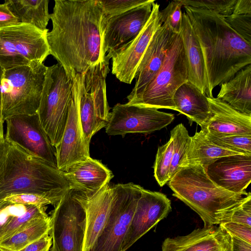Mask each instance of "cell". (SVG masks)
Returning a JSON list of instances; mask_svg holds the SVG:
<instances>
[{
    "mask_svg": "<svg viewBox=\"0 0 251 251\" xmlns=\"http://www.w3.org/2000/svg\"><path fill=\"white\" fill-rule=\"evenodd\" d=\"M4 70L0 66V139L4 138L3 132V123L2 112V96L1 83V79Z\"/></svg>",
    "mask_w": 251,
    "mask_h": 251,
    "instance_id": "cell-46",
    "label": "cell"
},
{
    "mask_svg": "<svg viewBox=\"0 0 251 251\" xmlns=\"http://www.w3.org/2000/svg\"><path fill=\"white\" fill-rule=\"evenodd\" d=\"M102 11V19L106 20L148 3L150 0H98Z\"/></svg>",
    "mask_w": 251,
    "mask_h": 251,
    "instance_id": "cell-35",
    "label": "cell"
},
{
    "mask_svg": "<svg viewBox=\"0 0 251 251\" xmlns=\"http://www.w3.org/2000/svg\"><path fill=\"white\" fill-rule=\"evenodd\" d=\"M19 23L6 4L5 3L0 4V29Z\"/></svg>",
    "mask_w": 251,
    "mask_h": 251,
    "instance_id": "cell-43",
    "label": "cell"
},
{
    "mask_svg": "<svg viewBox=\"0 0 251 251\" xmlns=\"http://www.w3.org/2000/svg\"><path fill=\"white\" fill-rule=\"evenodd\" d=\"M63 174L71 188L87 194L97 192L109 184L114 176L100 161L90 157L74 164Z\"/></svg>",
    "mask_w": 251,
    "mask_h": 251,
    "instance_id": "cell-23",
    "label": "cell"
},
{
    "mask_svg": "<svg viewBox=\"0 0 251 251\" xmlns=\"http://www.w3.org/2000/svg\"><path fill=\"white\" fill-rule=\"evenodd\" d=\"M183 7L181 0H173L160 11L162 23L167 24L175 33H179L182 22Z\"/></svg>",
    "mask_w": 251,
    "mask_h": 251,
    "instance_id": "cell-36",
    "label": "cell"
},
{
    "mask_svg": "<svg viewBox=\"0 0 251 251\" xmlns=\"http://www.w3.org/2000/svg\"><path fill=\"white\" fill-rule=\"evenodd\" d=\"M220 85L217 98L236 111L251 116V64Z\"/></svg>",
    "mask_w": 251,
    "mask_h": 251,
    "instance_id": "cell-26",
    "label": "cell"
},
{
    "mask_svg": "<svg viewBox=\"0 0 251 251\" xmlns=\"http://www.w3.org/2000/svg\"><path fill=\"white\" fill-rule=\"evenodd\" d=\"M79 74L74 79L73 97L64 133L59 144L55 147L58 170L66 171L74 164L90 156L89 144L83 134L79 113Z\"/></svg>",
    "mask_w": 251,
    "mask_h": 251,
    "instance_id": "cell-15",
    "label": "cell"
},
{
    "mask_svg": "<svg viewBox=\"0 0 251 251\" xmlns=\"http://www.w3.org/2000/svg\"><path fill=\"white\" fill-rule=\"evenodd\" d=\"M173 101L176 111L196 123L201 129L206 126L211 116L208 97L193 83L187 81L180 86L174 93Z\"/></svg>",
    "mask_w": 251,
    "mask_h": 251,
    "instance_id": "cell-25",
    "label": "cell"
},
{
    "mask_svg": "<svg viewBox=\"0 0 251 251\" xmlns=\"http://www.w3.org/2000/svg\"><path fill=\"white\" fill-rule=\"evenodd\" d=\"M229 222L251 226V194L249 192L244 201L232 213Z\"/></svg>",
    "mask_w": 251,
    "mask_h": 251,
    "instance_id": "cell-40",
    "label": "cell"
},
{
    "mask_svg": "<svg viewBox=\"0 0 251 251\" xmlns=\"http://www.w3.org/2000/svg\"><path fill=\"white\" fill-rule=\"evenodd\" d=\"M183 7L202 50L212 98L216 87L251 64V44L241 37L225 17L208 10Z\"/></svg>",
    "mask_w": 251,
    "mask_h": 251,
    "instance_id": "cell-2",
    "label": "cell"
},
{
    "mask_svg": "<svg viewBox=\"0 0 251 251\" xmlns=\"http://www.w3.org/2000/svg\"><path fill=\"white\" fill-rule=\"evenodd\" d=\"M160 11V5L154 1L152 5L151 16L140 33L111 58L112 73L120 81L131 84L135 78L139 63L151 38L162 24Z\"/></svg>",
    "mask_w": 251,
    "mask_h": 251,
    "instance_id": "cell-17",
    "label": "cell"
},
{
    "mask_svg": "<svg viewBox=\"0 0 251 251\" xmlns=\"http://www.w3.org/2000/svg\"><path fill=\"white\" fill-rule=\"evenodd\" d=\"M204 167L217 185L234 193L248 195L245 190L251 182V155L222 157Z\"/></svg>",
    "mask_w": 251,
    "mask_h": 251,
    "instance_id": "cell-18",
    "label": "cell"
},
{
    "mask_svg": "<svg viewBox=\"0 0 251 251\" xmlns=\"http://www.w3.org/2000/svg\"><path fill=\"white\" fill-rule=\"evenodd\" d=\"M231 237V251H251V245L235 237Z\"/></svg>",
    "mask_w": 251,
    "mask_h": 251,
    "instance_id": "cell-45",
    "label": "cell"
},
{
    "mask_svg": "<svg viewBox=\"0 0 251 251\" xmlns=\"http://www.w3.org/2000/svg\"><path fill=\"white\" fill-rule=\"evenodd\" d=\"M48 67L43 63L4 70L1 83L3 120L37 113Z\"/></svg>",
    "mask_w": 251,
    "mask_h": 251,
    "instance_id": "cell-6",
    "label": "cell"
},
{
    "mask_svg": "<svg viewBox=\"0 0 251 251\" xmlns=\"http://www.w3.org/2000/svg\"><path fill=\"white\" fill-rule=\"evenodd\" d=\"M48 0H6L4 3L20 23L28 24L47 33L50 20Z\"/></svg>",
    "mask_w": 251,
    "mask_h": 251,
    "instance_id": "cell-28",
    "label": "cell"
},
{
    "mask_svg": "<svg viewBox=\"0 0 251 251\" xmlns=\"http://www.w3.org/2000/svg\"><path fill=\"white\" fill-rule=\"evenodd\" d=\"M50 217L38 220L12 236L0 241V251H19L50 233Z\"/></svg>",
    "mask_w": 251,
    "mask_h": 251,
    "instance_id": "cell-29",
    "label": "cell"
},
{
    "mask_svg": "<svg viewBox=\"0 0 251 251\" xmlns=\"http://www.w3.org/2000/svg\"><path fill=\"white\" fill-rule=\"evenodd\" d=\"M28 205L14 203L4 199H0V234L13 218L23 213Z\"/></svg>",
    "mask_w": 251,
    "mask_h": 251,
    "instance_id": "cell-39",
    "label": "cell"
},
{
    "mask_svg": "<svg viewBox=\"0 0 251 251\" xmlns=\"http://www.w3.org/2000/svg\"><path fill=\"white\" fill-rule=\"evenodd\" d=\"M154 1L150 0L145 4L106 20L102 16V49L109 59L140 33L151 16Z\"/></svg>",
    "mask_w": 251,
    "mask_h": 251,
    "instance_id": "cell-14",
    "label": "cell"
},
{
    "mask_svg": "<svg viewBox=\"0 0 251 251\" xmlns=\"http://www.w3.org/2000/svg\"><path fill=\"white\" fill-rule=\"evenodd\" d=\"M109 62H100L79 74V113L84 137L90 144L92 136L105 127L110 116L106 77Z\"/></svg>",
    "mask_w": 251,
    "mask_h": 251,
    "instance_id": "cell-8",
    "label": "cell"
},
{
    "mask_svg": "<svg viewBox=\"0 0 251 251\" xmlns=\"http://www.w3.org/2000/svg\"><path fill=\"white\" fill-rule=\"evenodd\" d=\"M171 131L174 135V146L169 170V180L179 169L186 156L191 137L182 123L176 125Z\"/></svg>",
    "mask_w": 251,
    "mask_h": 251,
    "instance_id": "cell-31",
    "label": "cell"
},
{
    "mask_svg": "<svg viewBox=\"0 0 251 251\" xmlns=\"http://www.w3.org/2000/svg\"><path fill=\"white\" fill-rule=\"evenodd\" d=\"M171 209V201L165 195L143 188L124 239L121 251H126L159 221L166 217Z\"/></svg>",
    "mask_w": 251,
    "mask_h": 251,
    "instance_id": "cell-16",
    "label": "cell"
},
{
    "mask_svg": "<svg viewBox=\"0 0 251 251\" xmlns=\"http://www.w3.org/2000/svg\"><path fill=\"white\" fill-rule=\"evenodd\" d=\"M211 116L201 129L217 136L251 135V116L241 113L217 98H208Z\"/></svg>",
    "mask_w": 251,
    "mask_h": 251,
    "instance_id": "cell-22",
    "label": "cell"
},
{
    "mask_svg": "<svg viewBox=\"0 0 251 251\" xmlns=\"http://www.w3.org/2000/svg\"><path fill=\"white\" fill-rule=\"evenodd\" d=\"M6 141L4 138L0 139V162L5 150Z\"/></svg>",
    "mask_w": 251,
    "mask_h": 251,
    "instance_id": "cell-47",
    "label": "cell"
},
{
    "mask_svg": "<svg viewBox=\"0 0 251 251\" xmlns=\"http://www.w3.org/2000/svg\"><path fill=\"white\" fill-rule=\"evenodd\" d=\"M46 207L29 205L22 214L14 217L5 226L0 234V241L12 236L35 222L49 217L46 212Z\"/></svg>",
    "mask_w": 251,
    "mask_h": 251,
    "instance_id": "cell-30",
    "label": "cell"
},
{
    "mask_svg": "<svg viewBox=\"0 0 251 251\" xmlns=\"http://www.w3.org/2000/svg\"><path fill=\"white\" fill-rule=\"evenodd\" d=\"M232 14L251 15V0H236Z\"/></svg>",
    "mask_w": 251,
    "mask_h": 251,
    "instance_id": "cell-44",
    "label": "cell"
},
{
    "mask_svg": "<svg viewBox=\"0 0 251 251\" xmlns=\"http://www.w3.org/2000/svg\"><path fill=\"white\" fill-rule=\"evenodd\" d=\"M188 81V66L182 38L176 33L158 72L139 94L127 104L176 110L173 96Z\"/></svg>",
    "mask_w": 251,
    "mask_h": 251,
    "instance_id": "cell-5",
    "label": "cell"
},
{
    "mask_svg": "<svg viewBox=\"0 0 251 251\" xmlns=\"http://www.w3.org/2000/svg\"><path fill=\"white\" fill-rule=\"evenodd\" d=\"M228 234L251 244V226L232 222L219 225Z\"/></svg>",
    "mask_w": 251,
    "mask_h": 251,
    "instance_id": "cell-41",
    "label": "cell"
},
{
    "mask_svg": "<svg viewBox=\"0 0 251 251\" xmlns=\"http://www.w3.org/2000/svg\"><path fill=\"white\" fill-rule=\"evenodd\" d=\"M167 183L173 195L195 211L204 226L229 222L233 211L247 195L234 193L217 185L200 164L181 167Z\"/></svg>",
    "mask_w": 251,
    "mask_h": 251,
    "instance_id": "cell-4",
    "label": "cell"
},
{
    "mask_svg": "<svg viewBox=\"0 0 251 251\" xmlns=\"http://www.w3.org/2000/svg\"><path fill=\"white\" fill-rule=\"evenodd\" d=\"M179 34L182 39L188 66V81L207 97L211 98L202 50L190 20L184 12Z\"/></svg>",
    "mask_w": 251,
    "mask_h": 251,
    "instance_id": "cell-24",
    "label": "cell"
},
{
    "mask_svg": "<svg viewBox=\"0 0 251 251\" xmlns=\"http://www.w3.org/2000/svg\"><path fill=\"white\" fill-rule=\"evenodd\" d=\"M50 251H83L86 228L85 210L71 188L50 217Z\"/></svg>",
    "mask_w": 251,
    "mask_h": 251,
    "instance_id": "cell-11",
    "label": "cell"
},
{
    "mask_svg": "<svg viewBox=\"0 0 251 251\" xmlns=\"http://www.w3.org/2000/svg\"><path fill=\"white\" fill-rule=\"evenodd\" d=\"M3 199L14 203L43 206L48 204L56 205L61 200L51 195L37 193L13 195Z\"/></svg>",
    "mask_w": 251,
    "mask_h": 251,
    "instance_id": "cell-37",
    "label": "cell"
},
{
    "mask_svg": "<svg viewBox=\"0 0 251 251\" xmlns=\"http://www.w3.org/2000/svg\"><path fill=\"white\" fill-rule=\"evenodd\" d=\"M47 33L19 23L0 29V66L6 70L43 63L50 55Z\"/></svg>",
    "mask_w": 251,
    "mask_h": 251,
    "instance_id": "cell-9",
    "label": "cell"
},
{
    "mask_svg": "<svg viewBox=\"0 0 251 251\" xmlns=\"http://www.w3.org/2000/svg\"><path fill=\"white\" fill-rule=\"evenodd\" d=\"M74 189L76 197L85 211L86 228L83 251H89L108 217L112 201L111 187L108 184L92 194Z\"/></svg>",
    "mask_w": 251,
    "mask_h": 251,
    "instance_id": "cell-21",
    "label": "cell"
},
{
    "mask_svg": "<svg viewBox=\"0 0 251 251\" xmlns=\"http://www.w3.org/2000/svg\"><path fill=\"white\" fill-rule=\"evenodd\" d=\"M5 139L56 167L55 148L43 129L37 113L7 118Z\"/></svg>",
    "mask_w": 251,
    "mask_h": 251,
    "instance_id": "cell-13",
    "label": "cell"
},
{
    "mask_svg": "<svg viewBox=\"0 0 251 251\" xmlns=\"http://www.w3.org/2000/svg\"><path fill=\"white\" fill-rule=\"evenodd\" d=\"M75 77L59 63L48 67L37 113L54 147L59 144L65 128Z\"/></svg>",
    "mask_w": 251,
    "mask_h": 251,
    "instance_id": "cell-7",
    "label": "cell"
},
{
    "mask_svg": "<svg viewBox=\"0 0 251 251\" xmlns=\"http://www.w3.org/2000/svg\"><path fill=\"white\" fill-rule=\"evenodd\" d=\"M174 118L173 114L155 108L118 103L110 113L105 131L110 136L150 133L166 127Z\"/></svg>",
    "mask_w": 251,
    "mask_h": 251,
    "instance_id": "cell-12",
    "label": "cell"
},
{
    "mask_svg": "<svg viewBox=\"0 0 251 251\" xmlns=\"http://www.w3.org/2000/svg\"><path fill=\"white\" fill-rule=\"evenodd\" d=\"M237 154H242L216 145L201 129L191 136L186 156L180 168L194 164L205 167L219 158Z\"/></svg>",
    "mask_w": 251,
    "mask_h": 251,
    "instance_id": "cell-27",
    "label": "cell"
},
{
    "mask_svg": "<svg viewBox=\"0 0 251 251\" xmlns=\"http://www.w3.org/2000/svg\"><path fill=\"white\" fill-rule=\"evenodd\" d=\"M6 141L0 162V199L37 193L61 200L71 189L63 172L47 161Z\"/></svg>",
    "mask_w": 251,
    "mask_h": 251,
    "instance_id": "cell-3",
    "label": "cell"
},
{
    "mask_svg": "<svg viewBox=\"0 0 251 251\" xmlns=\"http://www.w3.org/2000/svg\"><path fill=\"white\" fill-rule=\"evenodd\" d=\"M112 201L106 222L89 251H121L143 187L129 182L111 186Z\"/></svg>",
    "mask_w": 251,
    "mask_h": 251,
    "instance_id": "cell-10",
    "label": "cell"
},
{
    "mask_svg": "<svg viewBox=\"0 0 251 251\" xmlns=\"http://www.w3.org/2000/svg\"><path fill=\"white\" fill-rule=\"evenodd\" d=\"M225 19L241 37L251 44V15L231 14Z\"/></svg>",
    "mask_w": 251,
    "mask_h": 251,
    "instance_id": "cell-38",
    "label": "cell"
},
{
    "mask_svg": "<svg viewBox=\"0 0 251 251\" xmlns=\"http://www.w3.org/2000/svg\"><path fill=\"white\" fill-rule=\"evenodd\" d=\"M102 11L98 0H55L46 34L50 54L75 77L109 60L102 45Z\"/></svg>",
    "mask_w": 251,
    "mask_h": 251,
    "instance_id": "cell-1",
    "label": "cell"
},
{
    "mask_svg": "<svg viewBox=\"0 0 251 251\" xmlns=\"http://www.w3.org/2000/svg\"><path fill=\"white\" fill-rule=\"evenodd\" d=\"M175 34L165 23L156 30L139 63L135 84L127 97L128 100L141 93L158 72Z\"/></svg>",
    "mask_w": 251,
    "mask_h": 251,
    "instance_id": "cell-19",
    "label": "cell"
},
{
    "mask_svg": "<svg viewBox=\"0 0 251 251\" xmlns=\"http://www.w3.org/2000/svg\"><path fill=\"white\" fill-rule=\"evenodd\" d=\"M162 251H231V237L220 225L204 226L186 235L165 239Z\"/></svg>",
    "mask_w": 251,
    "mask_h": 251,
    "instance_id": "cell-20",
    "label": "cell"
},
{
    "mask_svg": "<svg viewBox=\"0 0 251 251\" xmlns=\"http://www.w3.org/2000/svg\"><path fill=\"white\" fill-rule=\"evenodd\" d=\"M51 245V237L47 233L19 251H49Z\"/></svg>",
    "mask_w": 251,
    "mask_h": 251,
    "instance_id": "cell-42",
    "label": "cell"
},
{
    "mask_svg": "<svg viewBox=\"0 0 251 251\" xmlns=\"http://www.w3.org/2000/svg\"><path fill=\"white\" fill-rule=\"evenodd\" d=\"M170 135L169 141L158 147L153 165L154 177L161 187L169 181V170L174 146V135L171 131Z\"/></svg>",
    "mask_w": 251,
    "mask_h": 251,
    "instance_id": "cell-32",
    "label": "cell"
},
{
    "mask_svg": "<svg viewBox=\"0 0 251 251\" xmlns=\"http://www.w3.org/2000/svg\"><path fill=\"white\" fill-rule=\"evenodd\" d=\"M181 2L183 7L208 10L226 18L232 14L236 0H181Z\"/></svg>",
    "mask_w": 251,
    "mask_h": 251,
    "instance_id": "cell-34",
    "label": "cell"
},
{
    "mask_svg": "<svg viewBox=\"0 0 251 251\" xmlns=\"http://www.w3.org/2000/svg\"><path fill=\"white\" fill-rule=\"evenodd\" d=\"M203 130L207 138L216 145L242 154L251 155V135L217 136Z\"/></svg>",
    "mask_w": 251,
    "mask_h": 251,
    "instance_id": "cell-33",
    "label": "cell"
}]
</instances>
